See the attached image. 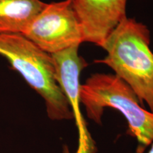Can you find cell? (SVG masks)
I'll return each mask as SVG.
<instances>
[{
  "label": "cell",
  "instance_id": "7",
  "mask_svg": "<svg viewBox=\"0 0 153 153\" xmlns=\"http://www.w3.org/2000/svg\"><path fill=\"white\" fill-rule=\"evenodd\" d=\"M46 4L41 0H0V34H24Z\"/></svg>",
  "mask_w": 153,
  "mask_h": 153
},
{
  "label": "cell",
  "instance_id": "2",
  "mask_svg": "<svg viewBox=\"0 0 153 153\" xmlns=\"http://www.w3.org/2000/svg\"><path fill=\"white\" fill-rule=\"evenodd\" d=\"M0 55L43 99L50 119H73L68 99L57 82L52 55L22 34H0Z\"/></svg>",
  "mask_w": 153,
  "mask_h": 153
},
{
  "label": "cell",
  "instance_id": "1",
  "mask_svg": "<svg viewBox=\"0 0 153 153\" xmlns=\"http://www.w3.org/2000/svg\"><path fill=\"white\" fill-rule=\"evenodd\" d=\"M150 45L148 26L127 17L101 46L106 56L94 62L111 68L131 87L141 105L146 103L153 113V53Z\"/></svg>",
  "mask_w": 153,
  "mask_h": 153
},
{
  "label": "cell",
  "instance_id": "6",
  "mask_svg": "<svg viewBox=\"0 0 153 153\" xmlns=\"http://www.w3.org/2000/svg\"><path fill=\"white\" fill-rule=\"evenodd\" d=\"M128 0H72L84 41L101 46L126 16Z\"/></svg>",
  "mask_w": 153,
  "mask_h": 153
},
{
  "label": "cell",
  "instance_id": "3",
  "mask_svg": "<svg viewBox=\"0 0 153 153\" xmlns=\"http://www.w3.org/2000/svg\"><path fill=\"white\" fill-rule=\"evenodd\" d=\"M80 102L88 118L99 125L105 108L119 111L141 146L146 148L153 143V113L143 108L131 87L116 74L91 75L80 87Z\"/></svg>",
  "mask_w": 153,
  "mask_h": 153
},
{
  "label": "cell",
  "instance_id": "5",
  "mask_svg": "<svg viewBox=\"0 0 153 153\" xmlns=\"http://www.w3.org/2000/svg\"><path fill=\"white\" fill-rule=\"evenodd\" d=\"M79 47L74 45L51 55L57 82L68 99L79 132V145L75 153H95L94 143L80 111L79 76L88 64L78 53Z\"/></svg>",
  "mask_w": 153,
  "mask_h": 153
},
{
  "label": "cell",
  "instance_id": "4",
  "mask_svg": "<svg viewBox=\"0 0 153 153\" xmlns=\"http://www.w3.org/2000/svg\"><path fill=\"white\" fill-rule=\"evenodd\" d=\"M22 35L51 55L85 42L72 0L47 3Z\"/></svg>",
  "mask_w": 153,
  "mask_h": 153
},
{
  "label": "cell",
  "instance_id": "8",
  "mask_svg": "<svg viewBox=\"0 0 153 153\" xmlns=\"http://www.w3.org/2000/svg\"><path fill=\"white\" fill-rule=\"evenodd\" d=\"M145 147H143V146H140L138 148H137V152H136V153H143V151H144V150H145Z\"/></svg>",
  "mask_w": 153,
  "mask_h": 153
}]
</instances>
